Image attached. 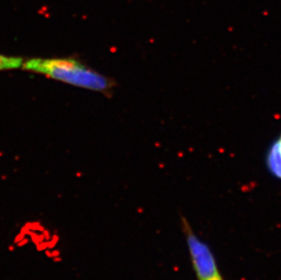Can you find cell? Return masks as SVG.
Returning a JSON list of instances; mask_svg holds the SVG:
<instances>
[{"label":"cell","instance_id":"cell-1","mask_svg":"<svg viewBox=\"0 0 281 280\" xmlns=\"http://www.w3.org/2000/svg\"><path fill=\"white\" fill-rule=\"evenodd\" d=\"M22 67L56 80L103 93L109 92L115 86L113 80L72 58H33L23 63Z\"/></svg>","mask_w":281,"mask_h":280},{"label":"cell","instance_id":"cell-2","mask_svg":"<svg viewBox=\"0 0 281 280\" xmlns=\"http://www.w3.org/2000/svg\"><path fill=\"white\" fill-rule=\"evenodd\" d=\"M182 221L190 258L198 279L223 280L211 250L194 234L189 223L185 219Z\"/></svg>","mask_w":281,"mask_h":280},{"label":"cell","instance_id":"cell-3","mask_svg":"<svg viewBox=\"0 0 281 280\" xmlns=\"http://www.w3.org/2000/svg\"><path fill=\"white\" fill-rule=\"evenodd\" d=\"M269 171L277 178L281 179V135L270 147L267 157Z\"/></svg>","mask_w":281,"mask_h":280},{"label":"cell","instance_id":"cell-4","mask_svg":"<svg viewBox=\"0 0 281 280\" xmlns=\"http://www.w3.org/2000/svg\"><path fill=\"white\" fill-rule=\"evenodd\" d=\"M23 59L17 57H7L0 55V70L16 69L23 66Z\"/></svg>","mask_w":281,"mask_h":280}]
</instances>
